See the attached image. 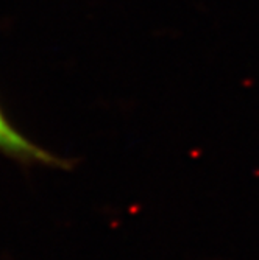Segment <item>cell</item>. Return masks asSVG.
Returning a JSON list of instances; mask_svg holds the SVG:
<instances>
[{"label": "cell", "instance_id": "6da1fadb", "mask_svg": "<svg viewBox=\"0 0 259 260\" xmlns=\"http://www.w3.org/2000/svg\"><path fill=\"white\" fill-rule=\"evenodd\" d=\"M0 153L23 162H39L49 167H64V162L41 148L39 145L19 133L0 109Z\"/></svg>", "mask_w": 259, "mask_h": 260}]
</instances>
